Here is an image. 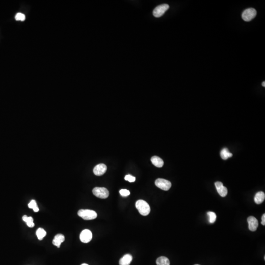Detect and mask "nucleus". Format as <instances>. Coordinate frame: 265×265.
<instances>
[{"mask_svg": "<svg viewBox=\"0 0 265 265\" xmlns=\"http://www.w3.org/2000/svg\"><path fill=\"white\" fill-rule=\"evenodd\" d=\"M135 207L141 215L146 216L150 213V206L144 200H138L135 203Z\"/></svg>", "mask_w": 265, "mask_h": 265, "instance_id": "obj_1", "label": "nucleus"}, {"mask_svg": "<svg viewBox=\"0 0 265 265\" xmlns=\"http://www.w3.org/2000/svg\"><path fill=\"white\" fill-rule=\"evenodd\" d=\"M79 216L85 220H92L97 218V214L96 212L88 209H81L78 211Z\"/></svg>", "mask_w": 265, "mask_h": 265, "instance_id": "obj_2", "label": "nucleus"}, {"mask_svg": "<svg viewBox=\"0 0 265 265\" xmlns=\"http://www.w3.org/2000/svg\"><path fill=\"white\" fill-rule=\"evenodd\" d=\"M92 192L95 196L100 198H107L109 195L108 190L105 188L95 187L92 190Z\"/></svg>", "mask_w": 265, "mask_h": 265, "instance_id": "obj_3", "label": "nucleus"}, {"mask_svg": "<svg viewBox=\"0 0 265 265\" xmlns=\"http://www.w3.org/2000/svg\"><path fill=\"white\" fill-rule=\"evenodd\" d=\"M257 14V11L254 8H249L245 10L243 12L242 17L243 20L249 22L254 19Z\"/></svg>", "mask_w": 265, "mask_h": 265, "instance_id": "obj_4", "label": "nucleus"}, {"mask_svg": "<svg viewBox=\"0 0 265 265\" xmlns=\"http://www.w3.org/2000/svg\"><path fill=\"white\" fill-rule=\"evenodd\" d=\"M155 185L164 191H168L171 187V182L164 179L159 178L156 180Z\"/></svg>", "mask_w": 265, "mask_h": 265, "instance_id": "obj_5", "label": "nucleus"}, {"mask_svg": "<svg viewBox=\"0 0 265 265\" xmlns=\"http://www.w3.org/2000/svg\"><path fill=\"white\" fill-rule=\"evenodd\" d=\"M169 8V5L168 4H162L157 6L153 10V15L155 17H160L164 15L165 11H167Z\"/></svg>", "mask_w": 265, "mask_h": 265, "instance_id": "obj_6", "label": "nucleus"}, {"mask_svg": "<svg viewBox=\"0 0 265 265\" xmlns=\"http://www.w3.org/2000/svg\"><path fill=\"white\" fill-rule=\"evenodd\" d=\"M92 234L88 229H85L81 233L80 235V240L84 243H88L91 240Z\"/></svg>", "mask_w": 265, "mask_h": 265, "instance_id": "obj_7", "label": "nucleus"}, {"mask_svg": "<svg viewBox=\"0 0 265 265\" xmlns=\"http://www.w3.org/2000/svg\"><path fill=\"white\" fill-rule=\"evenodd\" d=\"M249 223V228L252 231H255L258 226V222L255 217L253 216H249L248 218Z\"/></svg>", "mask_w": 265, "mask_h": 265, "instance_id": "obj_8", "label": "nucleus"}, {"mask_svg": "<svg viewBox=\"0 0 265 265\" xmlns=\"http://www.w3.org/2000/svg\"><path fill=\"white\" fill-rule=\"evenodd\" d=\"M107 166L104 164H100L95 166L94 172L96 176H101L107 171Z\"/></svg>", "mask_w": 265, "mask_h": 265, "instance_id": "obj_9", "label": "nucleus"}, {"mask_svg": "<svg viewBox=\"0 0 265 265\" xmlns=\"http://www.w3.org/2000/svg\"><path fill=\"white\" fill-rule=\"evenodd\" d=\"M216 188L218 191V193L222 197H225L227 195V188L223 185V184L221 182H216L215 183Z\"/></svg>", "mask_w": 265, "mask_h": 265, "instance_id": "obj_10", "label": "nucleus"}, {"mask_svg": "<svg viewBox=\"0 0 265 265\" xmlns=\"http://www.w3.org/2000/svg\"><path fill=\"white\" fill-rule=\"evenodd\" d=\"M64 240H65V237L62 234H57L55 236L54 239H53V244L59 248L61 243L64 242Z\"/></svg>", "mask_w": 265, "mask_h": 265, "instance_id": "obj_11", "label": "nucleus"}, {"mask_svg": "<svg viewBox=\"0 0 265 265\" xmlns=\"http://www.w3.org/2000/svg\"><path fill=\"white\" fill-rule=\"evenodd\" d=\"M132 260V257L131 255L126 254L123 256L119 260V265H130Z\"/></svg>", "mask_w": 265, "mask_h": 265, "instance_id": "obj_12", "label": "nucleus"}, {"mask_svg": "<svg viewBox=\"0 0 265 265\" xmlns=\"http://www.w3.org/2000/svg\"><path fill=\"white\" fill-rule=\"evenodd\" d=\"M151 161L153 165L157 168H162L164 165V162L163 160L160 157L158 156H153L151 159Z\"/></svg>", "mask_w": 265, "mask_h": 265, "instance_id": "obj_13", "label": "nucleus"}, {"mask_svg": "<svg viewBox=\"0 0 265 265\" xmlns=\"http://www.w3.org/2000/svg\"><path fill=\"white\" fill-rule=\"evenodd\" d=\"M265 199V193L263 192H259L256 193L254 197V201L257 204H260L263 202Z\"/></svg>", "mask_w": 265, "mask_h": 265, "instance_id": "obj_14", "label": "nucleus"}, {"mask_svg": "<svg viewBox=\"0 0 265 265\" xmlns=\"http://www.w3.org/2000/svg\"><path fill=\"white\" fill-rule=\"evenodd\" d=\"M156 264L157 265H170V261L166 257L161 256L157 259Z\"/></svg>", "mask_w": 265, "mask_h": 265, "instance_id": "obj_15", "label": "nucleus"}, {"mask_svg": "<svg viewBox=\"0 0 265 265\" xmlns=\"http://www.w3.org/2000/svg\"><path fill=\"white\" fill-rule=\"evenodd\" d=\"M232 154L229 151L228 149L225 148L221 152V156L223 160H227L229 158L232 157Z\"/></svg>", "mask_w": 265, "mask_h": 265, "instance_id": "obj_16", "label": "nucleus"}, {"mask_svg": "<svg viewBox=\"0 0 265 265\" xmlns=\"http://www.w3.org/2000/svg\"><path fill=\"white\" fill-rule=\"evenodd\" d=\"M22 219L24 222H26L28 227H33L34 226V219L31 216H27L24 215L23 216Z\"/></svg>", "mask_w": 265, "mask_h": 265, "instance_id": "obj_17", "label": "nucleus"}, {"mask_svg": "<svg viewBox=\"0 0 265 265\" xmlns=\"http://www.w3.org/2000/svg\"><path fill=\"white\" fill-rule=\"evenodd\" d=\"M36 235H37V237L38 238L39 240H42L44 237H45V236L46 235V232L43 229L39 228L37 230Z\"/></svg>", "mask_w": 265, "mask_h": 265, "instance_id": "obj_18", "label": "nucleus"}, {"mask_svg": "<svg viewBox=\"0 0 265 265\" xmlns=\"http://www.w3.org/2000/svg\"><path fill=\"white\" fill-rule=\"evenodd\" d=\"M28 207L29 208L32 209L34 212H37L39 211V208L37 205V202L35 201V200H31V201L28 203Z\"/></svg>", "mask_w": 265, "mask_h": 265, "instance_id": "obj_19", "label": "nucleus"}, {"mask_svg": "<svg viewBox=\"0 0 265 265\" xmlns=\"http://www.w3.org/2000/svg\"><path fill=\"white\" fill-rule=\"evenodd\" d=\"M208 215L209 216V222L211 223H213L216 221V214L213 212H208L207 213Z\"/></svg>", "mask_w": 265, "mask_h": 265, "instance_id": "obj_20", "label": "nucleus"}, {"mask_svg": "<svg viewBox=\"0 0 265 265\" xmlns=\"http://www.w3.org/2000/svg\"><path fill=\"white\" fill-rule=\"evenodd\" d=\"M15 18V19L16 20H20L22 21H24L26 19L25 15L24 14L21 13H17Z\"/></svg>", "mask_w": 265, "mask_h": 265, "instance_id": "obj_21", "label": "nucleus"}, {"mask_svg": "<svg viewBox=\"0 0 265 265\" xmlns=\"http://www.w3.org/2000/svg\"><path fill=\"white\" fill-rule=\"evenodd\" d=\"M125 180L128 181L129 182H134L135 181V178L134 176H132L131 175L128 174L125 176Z\"/></svg>", "mask_w": 265, "mask_h": 265, "instance_id": "obj_22", "label": "nucleus"}, {"mask_svg": "<svg viewBox=\"0 0 265 265\" xmlns=\"http://www.w3.org/2000/svg\"><path fill=\"white\" fill-rule=\"evenodd\" d=\"M119 193L122 196H127L129 195L130 194V192L128 190H127L126 189H121L120 192H119Z\"/></svg>", "mask_w": 265, "mask_h": 265, "instance_id": "obj_23", "label": "nucleus"}, {"mask_svg": "<svg viewBox=\"0 0 265 265\" xmlns=\"http://www.w3.org/2000/svg\"><path fill=\"white\" fill-rule=\"evenodd\" d=\"M261 223H262V225H265V214H264L262 216V222H261Z\"/></svg>", "mask_w": 265, "mask_h": 265, "instance_id": "obj_24", "label": "nucleus"}, {"mask_svg": "<svg viewBox=\"0 0 265 265\" xmlns=\"http://www.w3.org/2000/svg\"><path fill=\"white\" fill-rule=\"evenodd\" d=\"M262 86L264 87H265V82H263Z\"/></svg>", "mask_w": 265, "mask_h": 265, "instance_id": "obj_25", "label": "nucleus"}, {"mask_svg": "<svg viewBox=\"0 0 265 265\" xmlns=\"http://www.w3.org/2000/svg\"><path fill=\"white\" fill-rule=\"evenodd\" d=\"M81 265H88V264H85V263H84V264H82Z\"/></svg>", "mask_w": 265, "mask_h": 265, "instance_id": "obj_26", "label": "nucleus"}, {"mask_svg": "<svg viewBox=\"0 0 265 265\" xmlns=\"http://www.w3.org/2000/svg\"><path fill=\"white\" fill-rule=\"evenodd\" d=\"M198 265V264H196V265Z\"/></svg>", "mask_w": 265, "mask_h": 265, "instance_id": "obj_27", "label": "nucleus"}]
</instances>
